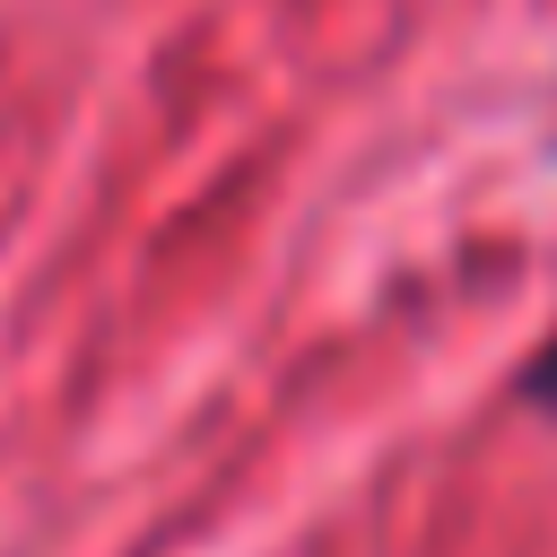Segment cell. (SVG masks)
<instances>
[{
  "label": "cell",
  "instance_id": "obj_1",
  "mask_svg": "<svg viewBox=\"0 0 557 557\" xmlns=\"http://www.w3.org/2000/svg\"><path fill=\"white\" fill-rule=\"evenodd\" d=\"M522 400H531V409H557V331H548V348L522 366Z\"/></svg>",
  "mask_w": 557,
  "mask_h": 557
}]
</instances>
